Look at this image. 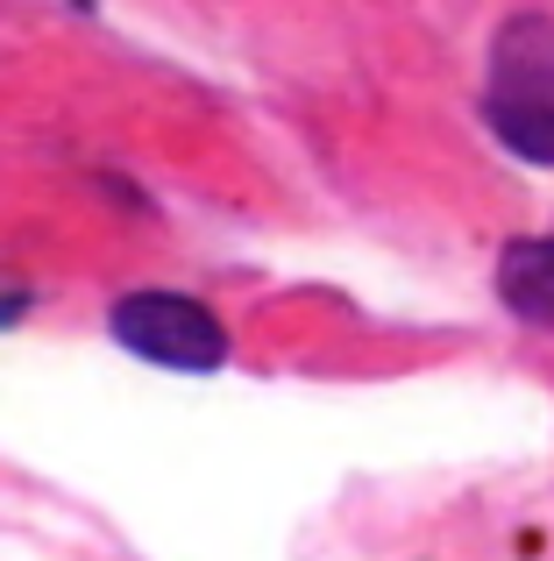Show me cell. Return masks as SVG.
<instances>
[{
    "label": "cell",
    "instance_id": "obj_2",
    "mask_svg": "<svg viewBox=\"0 0 554 561\" xmlns=\"http://www.w3.org/2000/svg\"><path fill=\"white\" fill-rule=\"evenodd\" d=\"M107 328L142 363H164V370H185V377L228 363V328L185 291H128V299H114Z\"/></svg>",
    "mask_w": 554,
    "mask_h": 561
},
{
    "label": "cell",
    "instance_id": "obj_1",
    "mask_svg": "<svg viewBox=\"0 0 554 561\" xmlns=\"http://www.w3.org/2000/svg\"><path fill=\"white\" fill-rule=\"evenodd\" d=\"M490 128L527 164H554V22L519 14L505 22L490 57Z\"/></svg>",
    "mask_w": 554,
    "mask_h": 561
},
{
    "label": "cell",
    "instance_id": "obj_3",
    "mask_svg": "<svg viewBox=\"0 0 554 561\" xmlns=\"http://www.w3.org/2000/svg\"><path fill=\"white\" fill-rule=\"evenodd\" d=\"M498 299L527 328L554 334V242H505L498 256Z\"/></svg>",
    "mask_w": 554,
    "mask_h": 561
}]
</instances>
